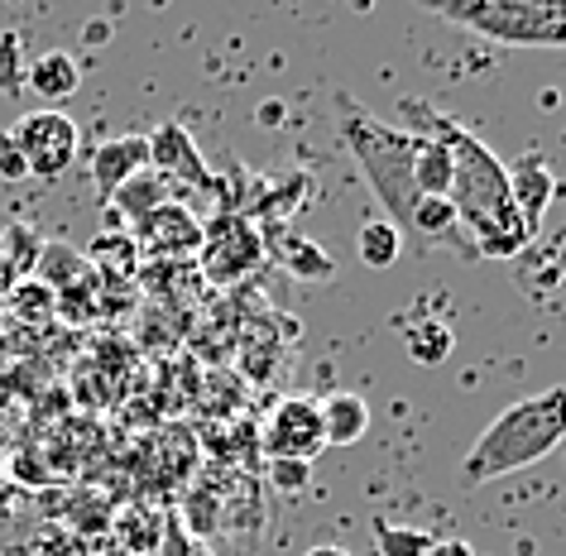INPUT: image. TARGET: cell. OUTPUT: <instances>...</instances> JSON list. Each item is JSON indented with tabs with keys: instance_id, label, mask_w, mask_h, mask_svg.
<instances>
[{
	"instance_id": "15",
	"label": "cell",
	"mask_w": 566,
	"mask_h": 556,
	"mask_svg": "<svg viewBox=\"0 0 566 556\" xmlns=\"http://www.w3.org/2000/svg\"><path fill=\"white\" fill-rule=\"evenodd\" d=\"M399 336H403V350L413 355L418 365H442L451 355V346H457L451 326L437 317V312H408L399 322Z\"/></svg>"
},
{
	"instance_id": "34",
	"label": "cell",
	"mask_w": 566,
	"mask_h": 556,
	"mask_svg": "<svg viewBox=\"0 0 566 556\" xmlns=\"http://www.w3.org/2000/svg\"><path fill=\"white\" fill-rule=\"evenodd\" d=\"M283 116H289V106H283V102H264V106H260V125H264V130H274Z\"/></svg>"
},
{
	"instance_id": "17",
	"label": "cell",
	"mask_w": 566,
	"mask_h": 556,
	"mask_svg": "<svg viewBox=\"0 0 566 556\" xmlns=\"http://www.w3.org/2000/svg\"><path fill=\"white\" fill-rule=\"evenodd\" d=\"M322 427H327V447H356L370 432V403L360 394H327L322 398Z\"/></svg>"
},
{
	"instance_id": "28",
	"label": "cell",
	"mask_w": 566,
	"mask_h": 556,
	"mask_svg": "<svg viewBox=\"0 0 566 556\" xmlns=\"http://www.w3.org/2000/svg\"><path fill=\"white\" fill-rule=\"evenodd\" d=\"M30 552L34 556H92L87 542H82L77 533H67L63 523H44L39 533L30 537Z\"/></svg>"
},
{
	"instance_id": "27",
	"label": "cell",
	"mask_w": 566,
	"mask_h": 556,
	"mask_svg": "<svg viewBox=\"0 0 566 556\" xmlns=\"http://www.w3.org/2000/svg\"><path fill=\"white\" fill-rule=\"evenodd\" d=\"M10 307H15L20 322H49L53 317V289L39 279H20V283H10Z\"/></svg>"
},
{
	"instance_id": "35",
	"label": "cell",
	"mask_w": 566,
	"mask_h": 556,
	"mask_svg": "<svg viewBox=\"0 0 566 556\" xmlns=\"http://www.w3.org/2000/svg\"><path fill=\"white\" fill-rule=\"evenodd\" d=\"M303 556H350L346 547H336V542H322V547H307Z\"/></svg>"
},
{
	"instance_id": "29",
	"label": "cell",
	"mask_w": 566,
	"mask_h": 556,
	"mask_svg": "<svg viewBox=\"0 0 566 556\" xmlns=\"http://www.w3.org/2000/svg\"><path fill=\"white\" fill-rule=\"evenodd\" d=\"M264 470H269V484H274L279 494H307V490H313V461H289V455H274Z\"/></svg>"
},
{
	"instance_id": "3",
	"label": "cell",
	"mask_w": 566,
	"mask_h": 556,
	"mask_svg": "<svg viewBox=\"0 0 566 556\" xmlns=\"http://www.w3.org/2000/svg\"><path fill=\"white\" fill-rule=\"evenodd\" d=\"M336 130H342V145L350 149V159L360 164V174L370 178L379 207L389 211V221L403 235L422 202L413 188V135L403 125H389L375 111L356 106L346 92H336Z\"/></svg>"
},
{
	"instance_id": "18",
	"label": "cell",
	"mask_w": 566,
	"mask_h": 556,
	"mask_svg": "<svg viewBox=\"0 0 566 556\" xmlns=\"http://www.w3.org/2000/svg\"><path fill=\"white\" fill-rule=\"evenodd\" d=\"M164 202H178L174 182L159 178L154 168H145V174H135L116 197H111V211H116L120 221H130V225H135V221H145L149 211H159Z\"/></svg>"
},
{
	"instance_id": "9",
	"label": "cell",
	"mask_w": 566,
	"mask_h": 556,
	"mask_svg": "<svg viewBox=\"0 0 566 556\" xmlns=\"http://www.w3.org/2000/svg\"><path fill=\"white\" fill-rule=\"evenodd\" d=\"M130 235L139 250L159 254V260H188L202 245V217L178 197V202H164L159 211H149L145 221H135Z\"/></svg>"
},
{
	"instance_id": "13",
	"label": "cell",
	"mask_w": 566,
	"mask_h": 556,
	"mask_svg": "<svg viewBox=\"0 0 566 556\" xmlns=\"http://www.w3.org/2000/svg\"><path fill=\"white\" fill-rule=\"evenodd\" d=\"M164 523H168V508L149 504V499H130L111 513V547H120L125 556H154L159 552V537H164Z\"/></svg>"
},
{
	"instance_id": "39",
	"label": "cell",
	"mask_w": 566,
	"mask_h": 556,
	"mask_svg": "<svg viewBox=\"0 0 566 556\" xmlns=\"http://www.w3.org/2000/svg\"><path fill=\"white\" fill-rule=\"evenodd\" d=\"M0 465H6V441H0Z\"/></svg>"
},
{
	"instance_id": "1",
	"label": "cell",
	"mask_w": 566,
	"mask_h": 556,
	"mask_svg": "<svg viewBox=\"0 0 566 556\" xmlns=\"http://www.w3.org/2000/svg\"><path fill=\"white\" fill-rule=\"evenodd\" d=\"M399 116L408 120V135H428L451 154V192L447 202L457 207L461 231H471L475 254L485 260H518L523 250L533 245L528 225L514 211V197H509V174L485 139H475L457 116L437 111L422 96H408L399 102Z\"/></svg>"
},
{
	"instance_id": "26",
	"label": "cell",
	"mask_w": 566,
	"mask_h": 556,
	"mask_svg": "<svg viewBox=\"0 0 566 556\" xmlns=\"http://www.w3.org/2000/svg\"><path fill=\"white\" fill-rule=\"evenodd\" d=\"M24 73H30V59H24L20 30H0V96H20Z\"/></svg>"
},
{
	"instance_id": "30",
	"label": "cell",
	"mask_w": 566,
	"mask_h": 556,
	"mask_svg": "<svg viewBox=\"0 0 566 556\" xmlns=\"http://www.w3.org/2000/svg\"><path fill=\"white\" fill-rule=\"evenodd\" d=\"M197 552V542L192 533L178 523V513H168V523H164V537H159V552L154 556H192Z\"/></svg>"
},
{
	"instance_id": "4",
	"label": "cell",
	"mask_w": 566,
	"mask_h": 556,
	"mask_svg": "<svg viewBox=\"0 0 566 556\" xmlns=\"http://www.w3.org/2000/svg\"><path fill=\"white\" fill-rule=\"evenodd\" d=\"M432 15L504 49H566V0H432Z\"/></svg>"
},
{
	"instance_id": "20",
	"label": "cell",
	"mask_w": 566,
	"mask_h": 556,
	"mask_svg": "<svg viewBox=\"0 0 566 556\" xmlns=\"http://www.w3.org/2000/svg\"><path fill=\"white\" fill-rule=\"evenodd\" d=\"M413 188H418V197L451 192V154L428 135H413Z\"/></svg>"
},
{
	"instance_id": "5",
	"label": "cell",
	"mask_w": 566,
	"mask_h": 556,
	"mask_svg": "<svg viewBox=\"0 0 566 556\" xmlns=\"http://www.w3.org/2000/svg\"><path fill=\"white\" fill-rule=\"evenodd\" d=\"M264 264V235L245 211H217L202 221V245H197V274L217 289L245 283Z\"/></svg>"
},
{
	"instance_id": "33",
	"label": "cell",
	"mask_w": 566,
	"mask_h": 556,
	"mask_svg": "<svg viewBox=\"0 0 566 556\" xmlns=\"http://www.w3.org/2000/svg\"><path fill=\"white\" fill-rule=\"evenodd\" d=\"M428 556H475V552H471V542H461V537H437Z\"/></svg>"
},
{
	"instance_id": "23",
	"label": "cell",
	"mask_w": 566,
	"mask_h": 556,
	"mask_svg": "<svg viewBox=\"0 0 566 556\" xmlns=\"http://www.w3.org/2000/svg\"><path fill=\"white\" fill-rule=\"evenodd\" d=\"M87 264H92V274H96V269H106V274H135V264H139L135 235L130 231H106L87 250Z\"/></svg>"
},
{
	"instance_id": "10",
	"label": "cell",
	"mask_w": 566,
	"mask_h": 556,
	"mask_svg": "<svg viewBox=\"0 0 566 556\" xmlns=\"http://www.w3.org/2000/svg\"><path fill=\"white\" fill-rule=\"evenodd\" d=\"M504 174H509V197H514V211L523 217V225H528V235L537 240L552 197H557V168L547 164L543 149H528V154H518L514 164H504Z\"/></svg>"
},
{
	"instance_id": "11",
	"label": "cell",
	"mask_w": 566,
	"mask_h": 556,
	"mask_svg": "<svg viewBox=\"0 0 566 556\" xmlns=\"http://www.w3.org/2000/svg\"><path fill=\"white\" fill-rule=\"evenodd\" d=\"M264 235V260L283 264V274L298 279V283H332L336 279V260L317 240L298 235L293 225H260Z\"/></svg>"
},
{
	"instance_id": "36",
	"label": "cell",
	"mask_w": 566,
	"mask_h": 556,
	"mask_svg": "<svg viewBox=\"0 0 566 556\" xmlns=\"http://www.w3.org/2000/svg\"><path fill=\"white\" fill-rule=\"evenodd\" d=\"M106 34H111V30H106L102 20H96V24H87V44H106Z\"/></svg>"
},
{
	"instance_id": "25",
	"label": "cell",
	"mask_w": 566,
	"mask_h": 556,
	"mask_svg": "<svg viewBox=\"0 0 566 556\" xmlns=\"http://www.w3.org/2000/svg\"><path fill=\"white\" fill-rule=\"evenodd\" d=\"M39 250H44V235L30 231V225H10L6 240H0V264L15 279H30L39 264Z\"/></svg>"
},
{
	"instance_id": "31",
	"label": "cell",
	"mask_w": 566,
	"mask_h": 556,
	"mask_svg": "<svg viewBox=\"0 0 566 556\" xmlns=\"http://www.w3.org/2000/svg\"><path fill=\"white\" fill-rule=\"evenodd\" d=\"M0 178H6V182H24V178H30V164H24V154H20L15 139H10V130H0Z\"/></svg>"
},
{
	"instance_id": "8",
	"label": "cell",
	"mask_w": 566,
	"mask_h": 556,
	"mask_svg": "<svg viewBox=\"0 0 566 556\" xmlns=\"http://www.w3.org/2000/svg\"><path fill=\"white\" fill-rule=\"evenodd\" d=\"M149 139V168L168 182H178V188H217V174L207 168L202 149H197V139L188 135V125L182 120H164Z\"/></svg>"
},
{
	"instance_id": "16",
	"label": "cell",
	"mask_w": 566,
	"mask_h": 556,
	"mask_svg": "<svg viewBox=\"0 0 566 556\" xmlns=\"http://www.w3.org/2000/svg\"><path fill=\"white\" fill-rule=\"evenodd\" d=\"M408 231H413L422 245H457L461 254H475L471 240L461 235V217H457V207H451L447 197H422L413 221H408Z\"/></svg>"
},
{
	"instance_id": "12",
	"label": "cell",
	"mask_w": 566,
	"mask_h": 556,
	"mask_svg": "<svg viewBox=\"0 0 566 556\" xmlns=\"http://www.w3.org/2000/svg\"><path fill=\"white\" fill-rule=\"evenodd\" d=\"M87 168H92L96 192H102L106 202H111V197H116L135 174H145V168H149V139H145V135L106 139V145H96V149H92Z\"/></svg>"
},
{
	"instance_id": "2",
	"label": "cell",
	"mask_w": 566,
	"mask_h": 556,
	"mask_svg": "<svg viewBox=\"0 0 566 556\" xmlns=\"http://www.w3.org/2000/svg\"><path fill=\"white\" fill-rule=\"evenodd\" d=\"M562 441H566V389L552 384L543 394L509 403L475 437V447L461 461V484H490V480L514 475V470H528L543 455L557 451Z\"/></svg>"
},
{
	"instance_id": "38",
	"label": "cell",
	"mask_w": 566,
	"mask_h": 556,
	"mask_svg": "<svg viewBox=\"0 0 566 556\" xmlns=\"http://www.w3.org/2000/svg\"><path fill=\"white\" fill-rule=\"evenodd\" d=\"M192 556H217V552H211V547H207V542H197V552H192Z\"/></svg>"
},
{
	"instance_id": "19",
	"label": "cell",
	"mask_w": 566,
	"mask_h": 556,
	"mask_svg": "<svg viewBox=\"0 0 566 556\" xmlns=\"http://www.w3.org/2000/svg\"><path fill=\"white\" fill-rule=\"evenodd\" d=\"M30 279L49 283V289L59 293V289H73V283L92 279V264H87V254H77L73 245H63V240H44V250H39V264H34Z\"/></svg>"
},
{
	"instance_id": "7",
	"label": "cell",
	"mask_w": 566,
	"mask_h": 556,
	"mask_svg": "<svg viewBox=\"0 0 566 556\" xmlns=\"http://www.w3.org/2000/svg\"><path fill=\"white\" fill-rule=\"evenodd\" d=\"M327 447V427H322L317 398H283L264 422V461L289 455V461H317Z\"/></svg>"
},
{
	"instance_id": "32",
	"label": "cell",
	"mask_w": 566,
	"mask_h": 556,
	"mask_svg": "<svg viewBox=\"0 0 566 556\" xmlns=\"http://www.w3.org/2000/svg\"><path fill=\"white\" fill-rule=\"evenodd\" d=\"M24 504V490L15 480H0V518H10V513H15Z\"/></svg>"
},
{
	"instance_id": "21",
	"label": "cell",
	"mask_w": 566,
	"mask_h": 556,
	"mask_svg": "<svg viewBox=\"0 0 566 556\" xmlns=\"http://www.w3.org/2000/svg\"><path fill=\"white\" fill-rule=\"evenodd\" d=\"M221 490H211L207 480H197L188 499H182V513H178V523L192 533V542H202L207 537V547H211V537H221Z\"/></svg>"
},
{
	"instance_id": "22",
	"label": "cell",
	"mask_w": 566,
	"mask_h": 556,
	"mask_svg": "<svg viewBox=\"0 0 566 556\" xmlns=\"http://www.w3.org/2000/svg\"><path fill=\"white\" fill-rule=\"evenodd\" d=\"M356 254H360V264H365V269H389V264L403 254V235H399V225H394L389 217L365 221L360 231H356Z\"/></svg>"
},
{
	"instance_id": "14",
	"label": "cell",
	"mask_w": 566,
	"mask_h": 556,
	"mask_svg": "<svg viewBox=\"0 0 566 556\" xmlns=\"http://www.w3.org/2000/svg\"><path fill=\"white\" fill-rule=\"evenodd\" d=\"M24 87H30L49 111H59L67 96H77V87H82V67H77L73 53H63V49L39 53V59L30 63V73H24Z\"/></svg>"
},
{
	"instance_id": "37",
	"label": "cell",
	"mask_w": 566,
	"mask_h": 556,
	"mask_svg": "<svg viewBox=\"0 0 566 556\" xmlns=\"http://www.w3.org/2000/svg\"><path fill=\"white\" fill-rule=\"evenodd\" d=\"M92 556H125L120 547H102V552H92Z\"/></svg>"
},
{
	"instance_id": "6",
	"label": "cell",
	"mask_w": 566,
	"mask_h": 556,
	"mask_svg": "<svg viewBox=\"0 0 566 556\" xmlns=\"http://www.w3.org/2000/svg\"><path fill=\"white\" fill-rule=\"evenodd\" d=\"M10 139H15L24 164H30V178H44V182L63 178L67 168L77 164V149H82L77 120L63 116V111H49V106L20 116L15 125H10Z\"/></svg>"
},
{
	"instance_id": "24",
	"label": "cell",
	"mask_w": 566,
	"mask_h": 556,
	"mask_svg": "<svg viewBox=\"0 0 566 556\" xmlns=\"http://www.w3.org/2000/svg\"><path fill=\"white\" fill-rule=\"evenodd\" d=\"M432 542H437V537L422 533V527L375 518V552H379V556H428Z\"/></svg>"
}]
</instances>
